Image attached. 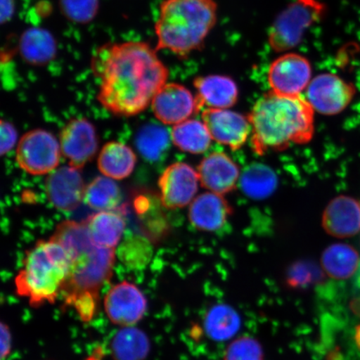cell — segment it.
<instances>
[{
  "label": "cell",
  "mask_w": 360,
  "mask_h": 360,
  "mask_svg": "<svg viewBox=\"0 0 360 360\" xmlns=\"http://www.w3.org/2000/svg\"><path fill=\"white\" fill-rule=\"evenodd\" d=\"M240 179L243 192L254 200L266 199L276 191L278 184L274 170L261 164L249 166Z\"/></svg>",
  "instance_id": "obj_26"
},
{
  "label": "cell",
  "mask_w": 360,
  "mask_h": 360,
  "mask_svg": "<svg viewBox=\"0 0 360 360\" xmlns=\"http://www.w3.org/2000/svg\"><path fill=\"white\" fill-rule=\"evenodd\" d=\"M202 119L212 139L232 150H237L244 146L252 132L248 117L228 109L205 110Z\"/></svg>",
  "instance_id": "obj_15"
},
{
  "label": "cell",
  "mask_w": 360,
  "mask_h": 360,
  "mask_svg": "<svg viewBox=\"0 0 360 360\" xmlns=\"http://www.w3.org/2000/svg\"><path fill=\"white\" fill-rule=\"evenodd\" d=\"M312 68L305 57L285 53L270 65L268 81L271 91L283 96H299L311 82Z\"/></svg>",
  "instance_id": "obj_10"
},
{
  "label": "cell",
  "mask_w": 360,
  "mask_h": 360,
  "mask_svg": "<svg viewBox=\"0 0 360 360\" xmlns=\"http://www.w3.org/2000/svg\"><path fill=\"white\" fill-rule=\"evenodd\" d=\"M321 274L316 269L308 266L307 264L295 265L288 274L287 281L292 287H304L310 283L321 280Z\"/></svg>",
  "instance_id": "obj_33"
},
{
  "label": "cell",
  "mask_w": 360,
  "mask_h": 360,
  "mask_svg": "<svg viewBox=\"0 0 360 360\" xmlns=\"http://www.w3.org/2000/svg\"><path fill=\"white\" fill-rule=\"evenodd\" d=\"M197 171L202 186L221 195L233 191L240 177L238 165L224 152L207 155Z\"/></svg>",
  "instance_id": "obj_16"
},
{
  "label": "cell",
  "mask_w": 360,
  "mask_h": 360,
  "mask_svg": "<svg viewBox=\"0 0 360 360\" xmlns=\"http://www.w3.org/2000/svg\"><path fill=\"white\" fill-rule=\"evenodd\" d=\"M103 309L112 323L120 327H133L145 316L148 301L134 283L123 281L108 291Z\"/></svg>",
  "instance_id": "obj_9"
},
{
  "label": "cell",
  "mask_w": 360,
  "mask_h": 360,
  "mask_svg": "<svg viewBox=\"0 0 360 360\" xmlns=\"http://www.w3.org/2000/svg\"><path fill=\"white\" fill-rule=\"evenodd\" d=\"M15 13V0H1V21H10Z\"/></svg>",
  "instance_id": "obj_36"
},
{
  "label": "cell",
  "mask_w": 360,
  "mask_h": 360,
  "mask_svg": "<svg viewBox=\"0 0 360 360\" xmlns=\"http://www.w3.org/2000/svg\"><path fill=\"white\" fill-rule=\"evenodd\" d=\"M197 101L205 110H224L235 105L238 97L236 83L224 75H207L193 81Z\"/></svg>",
  "instance_id": "obj_19"
},
{
  "label": "cell",
  "mask_w": 360,
  "mask_h": 360,
  "mask_svg": "<svg viewBox=\"0 0 360 360\" xmlns=\"http://www.w3.org/2000/svg\"><path fill=\"white\" fill-rule=\"evenodd\" d=\"M85 188L80 169L62 166L49 174L45 193L51 205L62 211H73L84 201Z\"/></svg>",
  "instance_id": "obj_14"
},
{
  "label": "cell",
  "mask_w": 360,
  "mask_h": 360,
  "mask_svg": "<svg viewBox=\"0 0 360 360\" xmlns=\"http://www.w3.org/2000/svg\"><path fill=\"white\" fill-rule=\"evenodd\" d=\"M248 118L252 147L259 155L307 143L313 137L314 110L301 96H283L270 91L255 103Z\"/></svg>",
  "instance_id": "obj_3"
},
{
  "label": "cell",
  "mask_w": 360,
  "mask_h": 360,
  "mask_svg": "<svg viewBox=\"0 0 360 360\" xmlns=\"http://www.w3.org/2000/svg\"><path fill=\"white\" fill-rule=\"evenodd\" d=\"M231 213V206L221 195L209 191L193 200L188 219L200 231H216L224 226Z\"/></svg>",
  "instance_id": "obj_18"
},
{
  "label": "cell",
  "mask_w": 360,
  "mask_h": 360,
  "mask_svg": "<svg viewBox=\"0 0 360 360\" xmlns=\"http://www.w3.org/2000/svg\"><path fill=\"white\" fill-rule=\"evenodd\" d=\"M170 135L175 146L192 155L205 153L212 141L205 124L196 120H187L174 125Z\"/></svg>",
  "instance_id": "obj_24"
},
{
  "label": "cell",
  "mask_w": 360,
  "mask_h": 360,
  "mask_svg": "<svg viewBox=\"0 0 360 360\" xmlns=\"http://www.w3.org/2000/svg\"><path fill=\"white\" fill-rule=\"evenodd\" d=\"M137 163V156L132 148L123 143H105L98 157V168L103 176L122 180L130 176Z\"/></svg>",
  "instance_id": "obj_22"
},
{
  "label": "cell",
  "mask_w": 360,
  "mask_h": 360,
  "mask_svg": "<svg viewBox=\"0 0 360 360\" xmlns=\"http://www.w3.org/2000/svg\"><path fill=\"white\" fill-rule=\"evenodd\" d=\"M214 0H164L155 22L156 51L186 58L204 46L217 21Z\"/></svg>",
  "instance_id": "obj_4"
},
{
  "label": "cell",
  "mask_w": 360,
  "mask_h": 360,
  "mask_svg": "<svg viewBox=\"0 0 360 360\" xmlns=\"http://www.w3.org/2000/svg\"><path fill=\"white\" fill-rule=\"evenodd\" d=\"M112 349L118 360H141L148 353L147 338L141 331L127 327L115 336Z\"/></svg>",
  "instance_id": "obj_29"
},
{
  "label": "cell",
  "mask_w": 360,
  "mask_h": 360,
  "mask_svg": "<svg viewBox=\"0 0 360 360\" xmlns=\"http://www.w3.org/2000/svg\"><path fill=\"white\" fill-rule=\"evenodd\" d=\"M355 283H356V285L360 288V264H359V267L356 272V278H355Z\"/></svg>",
  "instance_id": "obj_38"
},
{
  "label": "cell",
  "mask_w": 360,
  "mask_h": 360,
  "mask_svg": "<svg viewBox=\"0 0 360 360\" xmlns=\"http://www.w3.org/2000/svg\"><path fill=\"white\" fill-rule=\"evenodd\" d=\"M84 202L98 211L116 210L121 202V192L114 179L98 176L85 188Z\"/></svg>",
  "instance_id": "obj_27"
},
{
  "label": "cell",
  "mask_w": 360,
  "mask_h": 360,
  "mask_svg": "<svg viewBox=\"0 0 360 360\" xmlns=\"http://www.w3.org/2000/svg\"><path fill=\"white\" fill-rule=\"evenodd\" d=\"M98 134L89 120L75 118L62 129L60 143L62 155L73 167L82 169L98 150Z\"/></svg>",
  "instance_id": "obj_12"
},
{
  "label": "cell",
  "mask_w": 360,
  "mask_h": 360,
  "mask_svg": "<svg viewBox=\"0 0 360 360\" xmlns=\"http://www.w3.org/2000/svg\"><path fill=\"white\" fill-rule=\"evenodd\" d=\"M204 325L211 340L225 341L231 339L240 330V317L231 306L215 305L206 314Z\"/></svg>",
  "instance_id": "obj_25"
},
{
  "label": "cell",
  "mask_w": 360,
  "mask_h": 360,
  "mask_svg": "<svg viewBox=\"0 0 360 360\" xmlns=\"http://www.w3.org/2000/svg\"><path fill=\"white\" fill-rule=\"evenodd\" d=\"M326 231L336 238H349L360 232V202L341 195L330 202L322 217Z\"/></svg>",
  "instance_id": "obj_17"
},
{
  "label": "cell",
  "mask_w": 360,
  "mask_h": 360,
  "mask_svg": "<svg viewBox=\"0 0 360 360\" xmlns=\"http://www.w3.org/2000/svg\"><path fill=\"white\" fill-rule=\"evenodd\" d=\"M60 8L68 20L86 25L96 19L100 0H60Z\"/></svg>",
  "instance_id": "obj_30"
},
{
  "label": "cell",
  "mask_w": 360,
  "mask_h": 360,
  "mask_svg": "<svg viewBox=\"0 0 360 360\" xmlns=\"http://www.w3.org/2000/svg\"><path fill=\"white\" fill-rule=\"evenodd\" d=\"M94 244L105 249H115L122 238L126 222L120 211H98L84 220Z\"/></svg>",
  "instance_id": "obj_21"
},
{
  "label": "cell",
  "mask_w": 360,
  "mask_h": 360,
  "mask_svg": "<svg viewBox=\"0 0 360 360\" xmlns=\"http://www.w3.org/2000/svg\"><path fill=\"white\" fill-rule=\"evenodd\" d=\"M224 360H264L263 348L254 338L243 336L229 345Z\"/></svg>",
  "instance_id": "obj_31"
},
{
  "label": "cell",
  "mask_w": 360,
  "mask_h": 360,
  "mask_svg": "<svg viewBox=\"0 0 360 360\" xmlns=\"http://www.w3.org/2000/svg\"><path fill=\"white\" fill-rule=\"evenodd\" d=\"M306 89V100L313 110L326 115L340 114L356 93L354 85L330 73L317 75Z\"/></svg>",
  "instance_id": "obj_8"
},
{
  "label": "cell",
  "mask_w": 360,
  "mask_h": 360,
  "mask_svg": "<svg viewBox=\"0 0 360 360\" xmlns=\"http://www.w3.org/2000/svg\"><path fill=\"white\" fill-rule=\"evenodd\" d=\"M51 238L65 248L70 258L69 274L60 295L63 301L75 310L81 321L91 322L98 313L102 288L114 272L115 249L94 245L84 221L64 220Z\"/></svg>",
  "instance_id": "obj_2"
},
{
  "label": "cell",
  "mask_w": 360,
  "mask_h": 360,
  "mask_svg": "<svg viewBox=\"0 0 360 360\" xmlns=\"http://www.w3.org/2000/svg\"><path fill=\"white\" fill-rule=\"evenodd\" d=\"M326 11L325 4L319 0H295L270 27L269 46L276 52H285L296 47L306 31L322 19Z\"/></svg>",
  "instance_id": "obj_6"
},
{
  "label": "cell",
  "mask_w": 360,
  "mask_h": 360,
  "mask_svg": "<svg viewBox=\"0 0 360 360\" xmlns=\"http://www.w3.org/2000/svg\"><path fill=\"white\" fill-rule=\"evenodd\" d=\"M198 171L177 162L168 166L159 179L160 200L166 209H181L191 205L199 188Z\"/></svg>",
  "instance_id": "obj_11"
},
{
  "label": "cell",
  "mask_w": 360,
  "mask_h": 360,
  "mask_svg": "<svg viewBox=\"0 0 360 360\" xmlns=\"http://www.w3.org/2000/svg\"><path fill=\"white\" fill-rule=\"evenodd\" d=\"M65 248L49 238L26 251L22 268L15 278L16 294L33 308L53 304L61 295L70 270Z\"/></svg>",
  "instance_id": "obj_5"
},
{
  "label": "cell",
  "mask_w": 360,
  "mask_h": 360,
  "mask_svg": "<svg viewBox=\"0 0 360 360\" xmlns=\"http://www.w3.org/2000/svg\"><path fill=\"white\" fill-rule=\"evenodd\" d=\"M121 260L128 267L132 269H141L146 266L150 259L151 251L147 245L127 244L125 243L120 250Z\"/></svg>",
  "instance_id": "obj_32"
},
{
  "label": "cell",
  "mask_w": 360,
  "mask_h": 360,
  "mask_svg": "<svg viewBox=\"0 0 360 360\" xmlns=\"http://www.w3.org/2000/svg\"><path fill=\"white\" fill-rule=\"evenodd\" d=\"M19 49L22 60L36 67L49 64L57 55L55 37L49 31L40 27H31L22 34Z\"/></svg>",
  "instance_id": "obj_20"
},
{
  "label": "cell",
  "mask_w": 360,
  "mask_h": 360,
  "mask_svg": "<svg viewBox=\"0 0 360 360\" xmlns=\"http://www.w3.org/2000/svg\"><path fill=\"white\" fill-rule=\"evenodd\" d=\"M150 106L161 123L174 125L190 119L200 110L196 96L177 83H166L155 94Z\"/></svg>",
  "instance_id": "obj_13"
},
{
  "label": "cell",
  "mask_w": 360,
  "mask_h": 360,
  "mask_svg": "<svg viewBox=\"0 0 360 360\" xmlns=\"http://www.w3.org/2000/svg\"><path fill=\"white\" fill-rule=\"evenodd\" d=\"M354 338L355 345H356L358 349L360 350V325L355 328Z\"/></svg>",
  "instance_id": "obj_37"
},
{
  "label": "cell",
  "mask_w": 360,
  "mask_h": 360,
  "mask_svg": "<svg viewBox=\"0 0 360 360\" xmlns=\"http://www.w3.org/2000/svg\"><path fill=\"white\" fill-rule=\"evenodd\" d=\"M18 139L17 130L11 123L1 120V154H7L16 145Z\"/></svg>",
  "instance_id": "obj_34"
},
{
  "label": "cell",
  "mask_w": 360,
  "mask_h": 360,
  "mask_svg": "<svg viewBox=\"0 0 360 360\" xmlns=\"http://www.w3.org/2000/svg\"><path fill=\"white\" fill-rule=\"evenodd\" d=\"M12 346V337L10 328L2 323L1 325V359L8 358L11 354Z\"/></svg>",
  "instance_id": "obj_35"
},
{
  "label": "cell",
  "mask_w": 360,
  "mask_h": 360,
  "mask_svg": "<svg viewBox=\"0 0 360 360\" xmlns=\"http://www.w3.org/2000/svg\"><path fill=\"white\" fill-rule=\"evenodd\" d=\"M62 155L60 143L53 135L41 129L22 135L16 150V161L25 173L49 174L58 168Z\"/></svg>",
  "instance_id": "obj_7"
},
{
  "label": "cell",
  "mask_w": 360,
  "mask_h": 360,
  "mask_svg": "<svg viewBox=\"0 0 360 360\" xmlns=\"http://www.w3.org/2000/svg\"><path fill=\"white\" fill-rule=\"evenodd\" d=\"M360 264L356 250L345 244H335L323 251L321 265L328 276L336 281H345L354 276Z\"/></svg>",
  "instance_id": "obj_23"
},
{
  "label": "cell",
  "mask_w": 360,
  "mask_h": 360,
  "mask_svg": "<svg viewBox=\"0 0 360 360\" xmlns=\"http://www.w3.org/2000/svg\"><path fill=\"white\" fill-rule=\"evenodd\" d=\"M171 135L162 126L150 124L143 126L135 138V143L141 155L147 160H160L169 146Z\"/></svg>",
  "instance_id": "obj_28"
},
{
  "label": "cell",
  "mask_w": 360,
  "mask_h": 360,
  "mask_svg": "<svg viewBox=\"0 0 360 360\" xmlns=\"http://www.w3.org/2000/svg\"><path fill=\"white\" fill-rule=\"evenodd\" d=\"M91 69L101 83L98 101L120 117L145 111L169 75L156 49L142 41L102 45L94 53Z\"/></svg>",
  "instance_id": "obj_1"
}]
</instances>
